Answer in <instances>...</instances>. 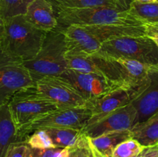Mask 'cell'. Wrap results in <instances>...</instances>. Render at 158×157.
<instances>
[{
  "label": "cell",
  "mask_w": 158,
  "mask_h": 157,
  "mask_svg": "<svg viewBox=\"0 0 158 157\" xmlns=\"http://www.w3.org/2000/svg\"><path fill=\"white\" fill-rule=\"evenodd\" d=\"M46 34L31 25L24 15L4 19L0 25V66L23 64L33 59Z\"/></svg>",
  "instance_id": "cell-1"
},
{
  "label": "cell",
  "mask_w": 158,
  "mask_h": 157,
  "mask_svg": "<svg viewBox=\"0 0 158 157\" xmlns=\"http://www.w3.org/2000/svg\"><path fill=\"white\" fill-rule=\"evenodd\" d=\"M148 35L145 25H94L75 26L71 42L77 50L86 54L99 52L104 42L116 38Z\"/></svg>",
  "instance_id": "cell-2"
},
{
  "label": "cell",
  "mask_w": 158,
  "mask_h": 157,
  "mask_svg": "<svg viewBox=\"0 0 158 157\" xmlns=\"http://www.w3.org/2000/svg\"><path fill=\"white\" fill-rule=\"evenodd\" d=\"M66 37L60 28L48 32L41 49L33 59L23 63L34 83L46 76H60L68 69Z\"/></svg>",
  "instance_id": "cell-3"
},
{
  "label": "cell",
  "mask_w": 158,
  "mask_h": 157,
  "mask_svg": "<svg viewBox=\"0 0 158 157\" xmlns=\"http://www.w3.org/2000/svg\"><path fill=\"white\" fill-rule=\"evenodd\" d=\"M54 8V7H53ZM58 27L94 25H145L128 10L108 7L68 9L54 8Z\"/></svg>",
  "instance_id": "cell-4"
},
{
  "label": "cell",
  "mask_w": 158,
  "mask_h": 157,
  "mask_svg": "<svg viewBox=\"0 0 158 157\" xmlns=\"http://www.w3.org/2000/svg\"><path fill=\"white\" fill-rule=\"evenodd\" d=\"M96 53L107 58H126L158 66V46L148 35L125 37L106 42Z\"/></svg>",
  "instance_id": "cell-5"
},
{
  "label": "cell",
  "mask_w": 158,
  "mask_h": 157,
  "mask_svg": "<svg viewBox=\"0 0 158 157\" xmlns=\"http://www.w3.org/2000/svg\"><path fill=\"white\" fill-rule=\"evenodd\" d=\"M32 86L17 92L8 103L17 132L40 117L62 108L35 93Z\"/></svg>",
  "instance_id": "cell-6"
},
{
  "label": "cell",
  "mask_w": 158,
  "mask_h": 157,
  "mask_svg": "<svg viewBox=\"0 0 158 157\" xmlns=\"http://www.w3.org/2000/svg\"><path fill=\"white\" fill-rule=\"evenodd\" d=\"M92 116V112L86 106L61 108L51 112L24 126L18 132L21 141L26 142L30 134L39 129H83Z\"/></svg>",
  "instance_id": "cell-7"
},
{
  "label": "cell",
  "mask_w": 158,
  "mask_h": 157,
  "mask_svg": "<svg viewBox=\"0 0 158 157\" xmlns=\"http://www.w3.org/2000/svg\"><path fill=\"white\" fill-rule=\"evenodd\" d=\"M66 60L69 69L83 73L96 74L112 81L127 85L123 81L120 66L113 58L97 53L86 54L67 50Z\"/></svg>",
  "instance_id": "cell-8"
},
{
  "label": "cell",
  "mask_w": 158,
  "mask_h": 157,
  "mask_svg": "<svg viewBox=\"0 0 158 157\" xmlns=\"http://www.w3.org/2000/svg\"><path fill=\"white\" fill-rule=\"evenodd\" d=\"M35 93L62 108L85 106L86 99L68 82L58 76L40 78L32 86Z\"/></svg>",
  "instance_id": "cell-9"
},
{
  "label": "cell",
  "mask_w": 158,
  "mask_h": 157,
  "mask_svg": "<svg viewBox=\"0 0 158 157\" xmlns=\"http://www.w3.org/2000/svg\"><path fill=\"white\" fill-rule=\"evenodd\" d=\"M148 87L123 86L103 96L86 101L85 106L92 112V116L86 124L98 121L110 112L132 103Z\"/></svg>",
  "instance_id": "cell-10"
},
{
  "label": "cell",
  "mask_w": 158,
  "mask_h": 157,
  "mask_svg": "<svg viewBox=\"0 0 158 157\" xmlns=\"http://www.w3.org/2000/svg\"><path fill=\"white\" fill-rule=\"evenodd\" d=\"M58 77L68 82L86 99V101L99 98L117 88L127 86L123 83L108 79L101 75L83 73L69 69Z\"/></svg>",
  "instance_id": "cell-11"
},
{
  "label": "cell",
  "mask_w": 158,
  "mask_h": 157,
  "mask_svg": "<svg viewBox=\"0 0 158 157\" xmlns=\"http://www.w3.org/2000/svg\"><path fill=\"white\" fill-rule=\"evenodd\" d=\"M137 111L133 103L117 109L98 121L86 124L82 132L87 138L94 139L113 132L131 129L136 124Z\"/></svg>",
  "instance_id": "cell-12"
},
{
  "label": "cell",
  "mask_w": 158,
  "mask_h": 157,
  "mask_svg": "<svg viewBox=\"0 0 158 157\" xmlns=\"http://www.w3.org/2000/svg\"><path fill=\"white\" fill-rule=\"evenodd\" d=\"M34 84L30 72L23 64L0 66V107L7 105L17 92Z\"/></svg>",
  "instance_id": "cell-13"
},
{
  "label": "cell",
  "mask_w": 158,
  "mask_h": 157,
  "mask_svg": "<svg viewBox=\"0 0 158 157\" xmlns=\"http://www.w3.org/2000/svg\"><path fill=\"white\" fill-rule=\"evenodd\" d=\"M24 16L31 25L40 30L48 32L58 28L55 10L49 0H34Z\"/></svg>",
  "instance_id": "cell-14"
},
{
  "label": "cell",
  "mask_w": 158,
  "mask_h": 157,
  "mask_svg": "<svg viewBox=\"0 0 158 157\" xmlns=\"http://www.w3.org/2000/svg\"><path fill=\"white\" fill-rule=\"evenodd\" d=\"M119 64L124 83L131 87L149 86L151 75L158 66L143 64L135 60L113 58Z\"/></svg>",
  "instance_id": "cell-15"
},
{
  "label": "cell",
  "mask_w": 158,
  "mask_h": 157,
  "mask_svg": "<svg viewBox=\"0 0 158 157\" xmlns=\"http://www.w3.org/2000/svg\"><path fill=\"white\" fill-rule=\"evenodd\" d=\"M132 103L137 111L136 124L146 121L158 112V69L151 74L148 89Z\"/></svg>",
  "instance_id": "cell-16"
},
{
  "label": "cell",
  "mask_w": 158,
  "mask_h": 157,
  "mask_svg": "<svg viewBox=\"0 0 158 157\" xmlns=\"http://www.w3.org/2000/svg\"><path fill=\"white\" fill-rule=\"evenodd\" d=\"M88 139L89 147L96 155L100 157H112L114 149L119 144L133 139L131 129L104 134L94 139Z\"/></svg>",
  "instance_id": "cell-17"
},
{
  "label": "cell",
  "mask_w": 158,
  "mask_h": 157,
  "mask_svg": "<svg viewBox=\"0 0 158 157\" xmlns=\"http://www.w3.org/2000/svg\"><path fill=\"white\" fill-rule=\"evenodd\" d=\"M21 141L12 120L9 106L0 107V157H5L11 144Z\"/></svg>",
  "instance_id": "cell-18"
},
{
  "label": "cell",
  "mask_w": 158,
  "mask_h": 157,
  "mask_svg": "<svg viewBox=\"0 0 158 157\" xmlns=\"http://www.w3.org/2000/svg\"><path fill=\"white\" fill-rule=\"evenodd\" d=\"M54 8L83 9L108 7L119 10H128L133 0H49Z\"/></svg>",
  "instance_id": "cell-19"
},
{
  "label": "cell",
  "mask_w": 158,
  "mask_h": 157,
  "mask_svg": "<svg viewBox=\"0 0 158 157\" xmlns=\"http://www.w3.org/2000/svg\"><path fill=\"white\" fill-rule=\"evenodd\" d=\"M45 130L56 147L73 149L87 142V137L83 133L82 129L61 128L47 129Z\"/></svg>",
  "instance_id": "cell-20"
},
{
  "label": "cell",
  "mask_w": 158,
  "mask_h": 157,
  "mask_svg": "<svg viewBox=\"0 0 158 157\" xmlns=\"http://www.w3.org/2000/svg\"><path fill=\"white\" fill-rule=\"evenodd\" d=\"M131 130L133 139L143 147L158 145V112L146 121L136 124Z\"/></svg>",
  "instance_id": "cell-21"
},
{
  "label": "cell",
  "mask_w": 158,
  "mask_h": 157,
  "mask_svg": "<svg viewBox=\"0 0 158 157\" xmlns=\"http://www.w3.org/2000/svg\"><path fill=\"white\" fill-rule=\"evenodd\" d=\"M129 11L144 24H158V2L143 3L132 1Z\"/></svg>",
  "instance_id": "cell-22"
},
{
  "label": "cell",
  "mask_w": 158,
  "mask_h": 157,
  "mask_svg": "<svg viewBox=\"0 0 158 157\" xmlns=\"http://www.w3.org/2000/svg\"><path fill=\"white\" fill-rule=\"evenodd\" d=\"M34 0H0V13L3 19L25 15Z\"/></svg>",
  "instance_id": "cell-23"
},
{
  "label": "cell",
  "mask_w": 158,
  "mask_h": 157,
  "mask_svg": "<svg viewBox=\"0 0 158 157\" xmlns=\"http://www.w3.org/2000/svg\"><path fill=\"white\" fill-rule=\"evenodd\" d=\"M26 142L32 149H44L56 147L45 129H39L33 132L28 136Z\"/></svg>",
  "instance_id": "cell-24"
},
{
  "label": "cell",
  "mask_w": 158,
  "mask_h": 157,
  "mask_svg": "<svg viewBox=\"0 0 158 157\" xmlns=\"http://www.w3.org/2000/svg\"><path fill=\"white\" fill-rule=\"evenodd\" d=\"M143 146L134 139L126 140L117 146L112 157H133L143 150Z\"/></svg>",
  "instance_id": "cell-25"
},
{
  "label": "cell",
  "mask_w": 158,
  "mask_h": 157,
  "mask_svg": "<svg viewBox=\"0 0 158 157\" xmlns=\"http://www.w3.org/2000/svg\"><path fill=\"white\" fill-rule=\"evenodd\" d=\"M71 149L67 148H49L37 149L31 148L30 157H68Z\"/></svg>",
  "instance_id": "cell-26"
},
{
  "label": "cell",
  "mask_w": 158,
  "mask_h": 157,
  "mask_svg": "<svg viewBox=\"0 0 158 157\" xmlns=\"http://www.w3.org/2000/svg\"><path fill=\"white\" fill-rule=\"evenodd\" d=\"M31 148L26 142H17L10 145L5 157H30Z\"/></svg>",
  "instance_id": "cell-27"
},
{
  "label": "cell",
  "mask_w": 158,
  "mask_h": 157,
  "mask_svg": "<svg viewBox=\"0 0 158 157\" xmlns=\"http://www.w3.org/2000/svg\"><path fill=\"white\" fill-rule=\"evenodd\" d=\"M89 151H90V147H89V142H88L87 139V142L85 143L84 144L81 145L78 147L71 149L68 157H84Z\"/></svg>",
  "instance_id": "cell-28"
},
{
  "label": "cell",
  "mask_w": 158,
  "mask_h": 157,
  "mask_svg": "<svg viewBox=\"0 0 158 157\" xmlns=\"http://www.w3.org/2000/svg\"><path fill=\"white\" fill-rule=\"evenodd\" d=\"M141 157H158V145L143 147L141 151Z\"/></svg>",
  "instance_id": "cell-29"
},
{
  "label": "cell",
  "mask_w": 158,
  "mask_h": 157,
  "mask_svg": "<svg viewBox=\"0 0 158 157\" xmlns=\"http://www.w3.org/2000/svg\"><path fill=\"white\" fill-rule=\"evenodd\" d=\"M146 26L148 36H158V27L148 24H146Z\"/></svg>",
  "instance_id": "cell-30"
},
{
  "label": "cell",
  "mask_w": 158,
  "mask_h": 157,
  "mask_svg": "<svg viewBox=\"0 0 158 157\" xmlns=\"http://www.w3.org/2000/svg\"><path fill=\"white\" fill-rule=\"evenodd\" d=\"M133 1L139 2L147 3V2H157V0H133Z\"/></svg>",
  "instance_id": "cell-31"
},
{
  "label": "cell",
  "mask_w": 158,
  "mask_h": 157,
  "mask_svg": "<svg viewBox=\"0 0 158 157\" xmlns=\"http://www.w3.org/2000/svg\"><path fill=\"white\" fill-rule=\"evenodd\" d=\"M84 157H95V156H94V154L93 153L92 150H91V149H90V151H89V152H88V153L86 154Z\"/></svg>",
  "instance_id": "cell-32"
},
{
  "label": "cell",
  "mask_w": 158,
  "mask_h": 157,
  "mask_svg": "<svg viewBox=\"0 0 158 157\" xmlns=\"http://www.w3.org/2000/svg\"><path fill=\"white\" fill-rule=\"evenodd\" d=\"M150 37H151V38L154 39V41L155 42L156 44H157L158 46V36H150Z\"/></svg>",
  "instance_id": "cell-33"
},
{
  "label": "cell",
  "mask_w": 158,
  "mask_h": 157,
  "mask_svg": "<svg viewBox=\"0 0 158 157\" xmlns=\"http://www.w3.org/2000/svg\"><path fill=\"white\" fill-rule=\"evenodd\" d=\"M133 157H141V152H140V154H138V155H135V156H133Z\"/></svg>",
  "instance_id": "cell-34"
},
{
  "label": "cell",
  "mask_w": 158,
  "mask_h": 157,
  "mask_svg": "<svg viewBox=\"0 0 158 157\" xmlns=\"http://www.w3.org/2000/svg\"><path fill=\"white\" fill-rule=\"evenodd\" d=\"M93 153H94V152H93ZM94 156H95V157H100V156H99V155H96V154H94Z\"/></svg>",
  "instance_id": "cell-35"
},
{
  "label": "cell",
  "mask_w": 158,
  "mask_h": 157,
  "mask_svg": "<svg viewBox=\"0 0 158 157\" xmlns=\"http://www.w3.org/2000/svg\"><path fill=\"white\" fill-rule=\"evenodd\" d=\"M2 22H3V21H0V25L2 24Z\"/></svg>",
  "instance_id": "cell-36"
},
{
  "label": "cell",
  "mask_w": 158,
  "mask_h": 157,
  "mask_svg": "<svg viewBox=\"0 0 158 157\" xmlns=\"http://www.w3.org/2000/svg\"><path fill=\"white\" fill-rule=\"evenodd\" d=\"M153 26H157V27H158V24H155V25H153Z\"/></svg>",
  "instance_id": "cell-37"
},
{
  "label": "cell",
  "mask_w": 158,
  "mask_h": 157,
  "mask_svg": "<svg viewBox=\"0 0 158 157\" xmlns=\"http://www.w3.org/2000/svg\"><path fill=\"white\" fill-rule=\"evenodd\" d=\"M157 2H158V0H157Z\"/></svg>",
  "instance_id": "cell-38"
},
{
  "label": "cell",
  "mask_w": 158,
  "mask_h": 157,
  "mask_svg": "<svg viewBox=\"0 0 158 157\" xmlns=\"http://www.w3.org/2000/svg\"><path fill=\"white\" fill-rule=\"evenodd\" d=\"M0 14H1V13H0Z\"/></svg>",
  "instance_id": "cell-39"
}]
</instances>
